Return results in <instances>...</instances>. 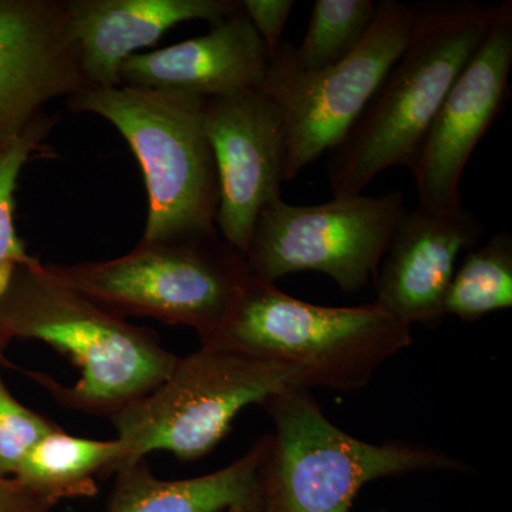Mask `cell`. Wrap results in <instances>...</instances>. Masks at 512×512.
Segmentation results:
<instances>
[{"label": "cell", "instance_id": "8", "mask_svg": "<svg viewBox=\"0 0 512 512\" xmlns=\"http://www.w3.org/2000/svg\"><path fill=\"white\" fill-rule=\"evenodd\" d=\"M413 22L414 5L377 2L375 20L355 52L318 72L303 70L293 45L282 42L269 60L262 90L284 114V181L295 180L349 133L403 52Z\"/></svg>", "mask_w": 512, "mask_h": 512}, {"label": "cell", "instance_id": "24", "mask_svg": "<svg viewBox=\"0 0 512 512\" xmlns=\"http://www.w3.org/2000/svg\"><path fill=\"white\" fill-rule=\"evenodd\" d=\"M227 512H252V511H248V510H244V508H229V510Z\"/></svg>", "mask_w": 512, "mask_h": 512}, {"label": "cell", "instance_id": "21", "mask_svg": "<svg viewBox=\"0 0 512 512\" xmlns=\"http://www.w3.org/2000/svg\"><path fill=\"white\" fill-rule=\"evenodd\" d=\"M60 429L53 421L18 402L0 376V477H15L30 451Z\"/></svg>", "mask_w": 512, "mask_h": 512}, {"label": "cell", "instance_id": "14", "mask_svg": "<svg viewBox=\"0 0 512 512\" xmlns=\"http://www.w3.org/2000/svg\"><path fill=\"white\" fill-rule=\"evenodd\" d=\"M269 57L241 8L192 37L156 52L128 57L121 86L214 99L262 89Z\"/></svg>", "mask_w": 512, "mask_h": 512}, {"label": "cell", "instance_id": "20", "mask_svg": "<svg viewBox=\"0 0 512 512\" xmlns=\"http://www.w3.org/2000/svg\"><path fill=\"white\" fill-rule=\"evenodd\" d=\"M49 119H42L18 136L0 138V265L28 261L25 242L15 225V194L20 173L49 133Z\"/></svg>", "mask_w": 512, "mask_h": 512}, {"label": "cell", "instance_id": "13", "mask_svg": "<svg viewBox=\"0 0 512 512\" xmlns=\"http://www.w3.org/2000/svg\"><path fill=\"white\" fill-rule=\"evenodd\" d=\"M485 225L463 207L404 212L390 239L375 279L376 303L410 326L437 325L446 316L448 288L458 258L480 244Z\"/></svg>", "mask_w": 512, "mask_h": 512}, {"label": "cell", "instance_id": "5", "mask_svg": "<svg viewBox=\"0 0 512 512\" xmlns=\"http://www.w3.org/2000/svg\"><path fill=\"white\" fill-rule=\"evenodd\" d=\"M67 106L103 117L126 138L146 183L143 241H191L217 231L220 185L205 134V99L117 86L80 90Z\"/></svg>", "mask_w": 512, "mask_h": 512}, {"label": "cell", "instance_id": "9", "mask_svg": "<svg viewBox=\"0 0 512 512\" xmlns=\"http://www.w3.org/2000/svg\"><path fill=\"white\" fill-rule=\"evenodd\" d=\"M404 212L400 191L333 197L309 207L278 198L255 222L244 256L249 275L275 285L289 274L320 272L346 295L360 292L375 279Z\"/></svg>", "mask_w": 512, "mask_h": 512}, {"label": "cell", "instance_id": "18", "mask_svg": "<svg viewBox=\"0 0 512 512\" xmlns=\"http://www.w3.org/2000/svg\"><path fill=\"white\" fill-rule=\"evenodd\" d=\"M512 306V235L501 231L464 252L448 288L444 312L464 322Z\"/></svg>", "mask_w": 512, "mask_h": 512}, {"label": "cell", "instance_id": "4", "mask_svg": "<svg viewBox=\"0 0 512 512\" xmlns=\"http://www.w3.org/2000/svg\"><path fill=\"white\" fill-rule=\"evenodd\" d=\"M262 407L275 429L264 437L262 512H350L370 481L474 471L467 461L424 444L356 439L325 416L311 390L276 394Z\"/></svg>", "mask_w": 512, "mask_h": 512}, {"label": "cell", "instance_id": "7", "mask_svg": "<svg viewBox=\"0 0 512 512\" xmlns=\"http://www.w3.org/2000/svg\"><path fill=\"white\" fill-rule=\"evenodd\" d=\"M412 342L410 326L376 302L313 305L251 278L227 325L201 346L308 366L318 372L323 389L350 393Z\"/></svg>", "mask_w": 512, "mask_h": 512}, {"label": "cell", "instance_id": "2", "mask_svg": "<svg viewBox=\"0 0 512 512\" xmlns=\"http://www.w3.org/2000/svg\"><path fill=\"white\" fill-rule=\"evenodd\" d=\"M494 15L495 5L473 0L414 5L412 33L403 52L349 133L328 153L333 197H355L387 168H409Z\"/></svg>", "mask_w": 512, "mask_h": 512}, {"label": "cell", "instance_id": "19", "mask_svg": "<svg viewBox=\"0 0 512 512\" xmlns=\"http://www.w3.org/2000/svg\"><path fill=\"white\" fill-rule=\"evenodd\" d=\"M376 10L373 0H316L301 46H293L296 62L308 72L342 62L365 39Z\"/></svg>", "mask_w": 512, "mask_h": 512}, {"label": "cell", "instance_id": "22", "mask_svg": "<svg viewBox=\"0 0 512 512\" xmlns=\"http://www.w3.org/2000/svg\"><path fill=\"white\" fill-rule=\"evenodd\" d=\"M293 6V0H242V9L264 42L269 60L284 42L282 35Z\"/></svg>", "mask_w": 512, "mask_h": 512}, {"label": "cell", "instance_id": "12", "mask_svg": "<svg viewBox=\"0 0 512 512\" xmlns=\"http://www.w3.org/2000/svg\"><path fill=\"white\" fill-rule=\"evenodd\" d=\"M84 89L64 0H0V138L25 133L47 103Z\"/></svg>", "mask_w": 512, "mask_h": 512}, {"label": "cell", "instance_id": "11", "mask_svg": "<svg viewBox=\"0 0 512 512\" xmlns=\"http://www.w3.org/2000/svg\"><path fill=\"white\" fill-rule=\"evenodd\" d=\"M204 128L220 185L215 227L245 256L259 214L282 198L284 114L264 90H247L205 100Z\"/></svg>", "mask_w": 512, "mask_h": 512}, {"label": "cell", "instance_id": "15", "mask_svg": "<svg viewBox=\"0 0 512 512\" xmlns=\"http://www.w3.org/2000/svg\"><path fill=\"white\" fill-rule=\"evenodd\" d=\"M86 89L121 86L128 57L154 45L178 23L221 22L239 0H64Z\"/></svg>", "mask_w": 512, "mask_h": 512}, {"label": "cell", "instance_id": "26", "mask_svg": "<svg viewBox=\"0 0 512 512\" xmlns=\"http://www.w3.org/2000/svg\"><path fill=\"white\" fill-rule=\"evenodd\" d=\"M376 512H389V511L384 510V508H379V510H377Z\"/></svg>", "mask_w": 512, "mask_h": 512}, {"label": "cell", "instance_id": "25", "mask_svg": "<svg viewBox=\"0 0 512 512\" xmlns=\"http://www.w3.org/2000/svg\"><path fill=\"white\" fill-rule=\"evenodd\" d=\"M3 349L0 348V362H2Z\"/></svg>", "mask_w": 512, "mask_h": 512}, {"label": "cell", "instance_id": "1", "mask_svg": "<svg viewBox=\"0 0 512 512\" xmlns=\"http://www.w3.org/2000/svg\"><path fill=\"white\" fill-rule=\"evenodd\" d=\"M13 339L40 340L69 357L80 373L73 386L28 375L64 407L100 416L153 392L178 360L156 333L64 284L35 256L0 265V348Z\"/></svg>", "mask_w": 512, "mask_h": 512}, {"label": "cell", "instance_id": "23", "mask_svg": "<svg viewBox=\"0 0 512 512\" xmlns=\"http://www.w3.org/2000/svg\"><path fill=\"white\" fill-rule=\"evenodd\" d=\"M53 507L15 478L0 477V512H50Z\"/></svg>", "mask_w": 512, "mask_h": 512}, {"label": "cell", "instance_id": "16", "mask_svg": "<svg viewBox=\"0 0 512 512\" xmlns=\"http://www.w3.org/2000/svg\"><path fill=\"white\" fill-rule=\"evenodd\" d=\"M264 437L229 466L185 480H160L146 458L120 468L114 476L107 512H262Z\"/></svg>", "mask_w": 512, "mask_h": 512}, {"label": "cell", "instance_id": "10", "mask_svg": "<svg viewBox=\"0 0 512 512\" xmlns=\"http://www.w3.org/2000/svg\"><path fill=\"white\" fill-rule=\"evenodd\" d=\"M512 2L495 5L487 36L458 74L409 168L419 207L446 212L461 205V178L471 154L510 96Z\"/></svg>", "mask_w": 512, "mask_h": 512}, {"label": "cell", "instance_id": "17", "mask_svg": "<svg viewBox=\"0 0 512 512\" xmlns=\"http://www.w3.org/2000/svg\"><path fill=\"white\" fill-rule=\"evenodd\" d=\"M121 457L123 444L117 439H83L60 429L30 451L13 478L56 505L94 497L99 493L96 478L116 473Z\"/></svg>", "mask_w": 512, "mask_h": 512}, {"label": "cell", "instance_id": "3", "mask_svg": "<svg viewBox=\"0 0 512 512\" xmlns=\"http://www.w3.org/2000/svg\"><path fill=\"white\" fill-rule=\"evenodd\" d=\"M315 387L323 389V383L311 367L201 346L178 357L153 392L110 416L123 444L116 473L156 451L181 461L205 457L242 410L264 406L276 394Z\"/></svg>", "mask_w": 512, "mask_h": 512}, {"label": "cell", "instance_id": "6", "mask_svg": "<svg viewBox=\"0 0 512 512\" xmlns=\"http://www.w3.org/2000/svg\"><path fill=\"white\" fill-rule=\"evenodd\" d=\"M46 266L114 315L187 326L201 345L227 325L251 281L244 255L218 229L191 241L141 239L133 251L110 261Z\"/></svg>", "mask_w": 512, "mask_h": 512}]
</instances>
